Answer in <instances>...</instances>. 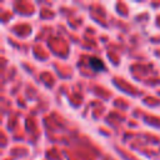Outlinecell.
Returning <instances> with one entry per match:
<instances>
[{
  "label": "cell",
  "instance_id": "1",
  "mask_svg": "<svg viewBox=\"0 0 160 160\" xmlns=\"http://www.w3.org/2000/svg\"><path fill=\"white\" fill-rule=\"evenodd\" d=\"M89 65H90V68H91L94 71H101V70L105 69L104 61H102L100 58H98V56H91V58H89Z\"/></svg>",
  "mask_w": 160,
  "mask_h": 160
}]
</instances>
